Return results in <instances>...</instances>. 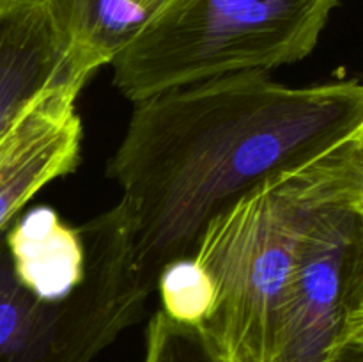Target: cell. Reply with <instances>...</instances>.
<instances>
[{"label":"cell","instance_id":"6da1fadb","mask_svg":"<svg viewBox=\"0 0 363 362\" xmlns=\"http://www.w3.org/2000/svg\"><path fill=\"white\" fill-rule=\"evenodd\" d=\"M363 124V82L289 87L225 75L133 103L108 162L140 275L194 258L218 213L269 177L318 162Z\"/></svg>","mask_w":363,"mask_h":362},{"label":"cell","instance_id":"7a4b0ae2","mask_svg":"<svg viewBox=\"0 0 363 362\" xmlns=\"http://www.w3.org/2000/svg\"><path fill=\"white\" fill-rule=\"evenodd\" d=\"M339 187L328 153L269 177L208 224L194 259L215 284V304L199 329L216 361L275 362L277 327L298 245Z\"/></svg>","mask_w":363,"mask_h":362},{"label":"cell","instance_id":"3957f363","mask_svg":"<svg viewBox=\"0 0 363 362\" xmlns=\"http://www.w3.org/2000/svg\"><path fill=\"white\" fill-rule=\"evenodd\" d=\"M342 0H169L112 60L130 102L169 89L298 62Z\"/></svg>","mask_w":363,"mask_h":362},{"label":"cell","instance_id":"277c9868","mask_svg":"<svg viewBox=\"0 0 363 362\" xmlns=\"http://www.w3.org/2000/svg\"><path fill=\"white\" fill-rule=\"evenodd\" d=\"M84 277L57 302L46 329L0 362H92L140 318L155 287L140 275L121 202L78 227Z\"/></svg>","mask_w":363,"mask_h":362},{"label":"cell","instance_id":"5b68a950","mask_svg":"<svg viewBox=\"0 0 363 362\" xmlns=\"http://www.w3.org/2000/svg\"><path fill=\"white\" fill-rule=\"evenodd\" d=\"M354 234L357 213L340 185L298 245L277 327L275 362H330L342 344Z\"/></svg>","mask_w":363,"mask_h":362},{"label":"cell","instance_id":"8992f818","mask_svg":"<svg viewBox=\"0 0 363 362\" xmlns=\"http://www.w3.org/2000/svg\"><path fill=\"white\" fill-rule=\"evenodd\" d=\"M84 85L67 80L43 91L0 137V231L41 188L80 163L77 98Z\"/></svg>","mask_w":363,"mask_h":362},{"label":"cell","instance_id":"52a82bcc","mask_svg":"<svg viewBox=\"0 0 363 362\" xmlns=\"http://www.w3.org/2000/svg\"><path fill=\"white\" fill-rule=\"evenodd\" d=\"M67 80L87 82L57 0H20L0 14V137L28 103Z\"/></svg>","mask_w":363,"mask_h":362},{"label":"cell","instance_id":"ba28073f","mask_svg":"<svg viewBox=\"0 0 363 362\" xmlns=\"http://www.w3.org/2000/svg\"><path fill=\"white\" fill-rule=\"evenodd\" d=\"M7 254L18 280L43 302H60L84 277L85 251L78 227L48 206L25 213L7 234Z\"/></svg>","mask_w":363,"mask_h":362},{"label":"cell","instance_id":"9c48e42d","mask_svg":"<svg viewBox=\"0 0 363 362\" xmlns=\"http://www.w3.org/2000/svg\"><path fill=\"white\" fill-rule=\"evenodd\" d=\"M78 71L91 78L169 0H57Z\"/></svg>","mask_w":363,"mask_h":362},{"label":"cell","instance_id":"30bf717a","mask_svg":"<svg viewBox=\"0 0 363 362\" xmlns=\"http://www.w3.org/2000/svg\"><path fill=\"white\" fill-rule=\"evenodd\" d=\"M55 304L30 293L18 280L9 254H0V361L20 351L46 329Z\"/></svg>","mask_w":363,"mask_h":362},{"label":"cell","instance_id":"8fae6325","mask_svg":"<svg viewBox=\"0 0 363 362\" xmlns=\"http://www.w3.org/2000/svg\"><path fill=\"white\" fill-rule=\"evenodd\" d=\"M344 183L357 213L353 263L347 284V314L344 343L363 344V141L350 137L339 149Z\"/></svg>","mask_w":363,"mask_h":362},{"label":"cell","instance_id":"7c38bea8","mask_svg":"<svg viewBox=\"0 0 363 362\" xmlns=\"http://www.w3.org/2000/svg\"><path fill=\"white\" fill-rule=\"evenodd\" d=\"M162 309L172 319L201 327L215 304V284L194 258L177 259L160 272Z\"/></svg>","mask_w":363,"mask_h":362},{"label":"cell","instance_id":"4fadbf2b","mask_svg":"<svg viewBox=\"0 0 363 362\" xmlns=\"http://www.w3.org/2000/svg\"><path fill=\"white\" fill-rule=\"evenodd\" d=\"M142 362H218L199 327L170 318L162 307L149 319Z\"/></svg>","mask_w":363,"mask_h":362},{"label":"cell","instance_id":"5bb4252c","mask_svg":"<svg viewBox=\"0 0 363 362\" xmlns=\"http://www.w3.org/2000/svg\"><path fill=\"white\" fill-rule=\"evenodd\" d=\"M330 362H363V346L351 343L340 344Z\"/></svg>","mask_w":363,"mask_h":362},{"label":"cell","instance_id":"9a60e30c","mask_svg":"<svg viewBox=\"0 0 363 362\" xmlns=\"http://www.w3.org/2000/svg\"><path fill=\"white\" fill-rule=\"evenodd\" d=\"M18 2H20V0H0V14L6 13L9 7H13L14 4H18Z\"/></svg>","mask_w":363,"mask_h":362}]
</instances>
